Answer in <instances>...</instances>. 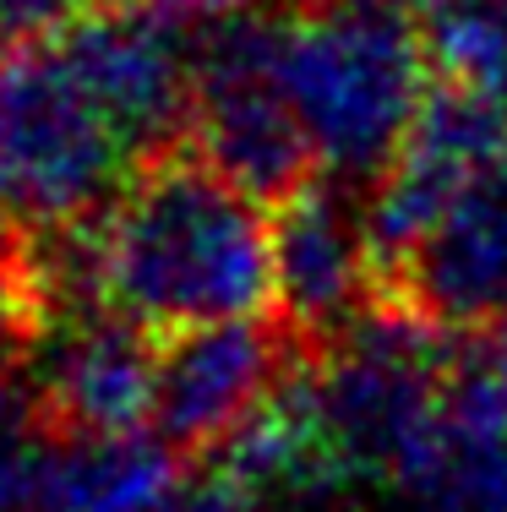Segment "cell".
I'll return each mask as SVG.
<instances>
[{
	"label": "cell",
	"mask_w": 507,
	"mask_h": 512,
	"mask_svg": "<svg viewBox=\"0 0 507 512\" xmlns=\"http://www.w3.org/2000/svg\"><path fill=\"white\" fill-rule=\"evenodd\" d=\"M93 295L142 333L262 322L273 306V218L197 153H164L88 224Z\"/></svg>",
	"instance_id": "cell-1"
},
{
	"label": "cell",
	"mask_w": 507,
	"mask_h": 512,
	"mask_svg": "<svg viewBox=\"0 0 507 512\" xmlns=\"http://www.w3.org/2000/svg\"><path fill=\"white\" fill-rule=\"evenodd\" d=\"M409 0H300L284 17V82L333 186H377L437 88Z\"/></svg>",
	"instance_id": "cell-2"
},
{
	"label": "cell",
	"mask_w": 507,
	"mask_h": 512,
	"mask_svg": "<svg viewBox=\"0 0 507 512\" xmlns=\"http://www.w3.org/2000/svg\"><path fill=\"white\" fill-rule=\"evenodd\" d=\"M137 169V153L120 142L55 39L0 44V224H88Z\"/></svg>",
	"instance_id": "cell-3"
},
{
	"label": "cell",
	"mask_w": 507,
	"mask_h": 512,
	"mask_svg": "<svg viewBox=\"0 0 507 512\" xmlns=\"http://www.w3.org/2000/svg\"><path fill=\"white\" fill-rule=\"evenodd\" d=\"M442 344L448 333L393 300H377L349 333L333 338L317 371H306L317 425L355 480L393 485L404 474L458 360Z\"/></svg>",
	"instance_id": "cell-4"
},
{
	"label": "cell",
	"mask_w": 507,
	"mask_h": 512,
	"mask_svg": "<svg viewBox=\"0 0 507 512\" xmlns=\"http://www.w3.org/2000/svg\"><path fill=\"white\" fill-rule=\"evenodd\" d=\"M186 131L197 142L191 153L257 202H289L311 186L317 158L284 82L279 11L197 28V88Z\"/></svg>",
	"instance_id": "cell-5"
},
{
	"label": "cell",
	"mask_w": 507,
	"mask_h": 512,
	"mask_svg": "<svg viewBox=\"0 0 507 512\" xmlns=\"http://www.w3.org/2000/svg\"><path fill=\"white\" fill-rule=\"evenodd\" d=\"M50 39L137 164L175 153L169 142L191 126L197 88V28L186 17L153 0H110Z\"/></svg>",
	"instance_id": "cell-6"
},
{
	"label": "cell",
	"mask_w": 507,
	"mask_h": 512,
	"mask_svg": "<svg viewBox=\"0 0 507 512\" xmlns=\"http://www.w3.org/2000/svg\"><path fill=\"white\" fill-rule=\"evenodd\" d=\"M295 333L284 322H219L159 344L153 425L175 458L224 453L295 376Z\"/></svg>",
	"instance_id": "cell-7"
},
{
	"label": "cell",
	"mask_w": 507,
	"mask_h": 512,
	"mask_svg": "<svg viewBox=\"0 0 507 512\" xmlns=\"http://www.w3.org/2000/svg\"><path fill=\"white\" fill-rule=\"evenodd\" d=\"M33 393L44 436L77 442H115L148 436L153 382H159V344L137 322L115 311H71L55 316L33 338Z\"/></svg>",
	"instance_id": "cell-8"
},
{
	"label": "cell",
	"mask_w": 507,
	"mask_h": 512,
	"mask_svg": "<svg viewBox=\"0 0 507 512\" xmlns=\"http://www.w3.org/2000/svg\"><path fill=\"white\" fill-rule=\"evenodd\" d=\"M502 164H507V99L437 82L404 153L393 158V169L366 197L371 235H377L382 251V284H388V267L398 256L415 251L426 240V229L464 191L497 175Z\"/></svg>",
	"instance_id": "cell-9"
},
{
	"label": "cell",
	"mask_w": 507,
	"mask_h": 512,
	"mask_svg": "<svg viewBox=\"0 0 507 512\" xmlns=\"http://www.w3.org/2000/svg\"><path fill=\"white\" fill-rule=\"evenodd\" d=\"M382 300V251L366 202L349 186L311 180L273 213V306L300 338L333 344Z\"/></svg>",
	"instance_id": "cell-10"
},
{
	"label": "cell",
	"mask_w": 507,
	"mask_h": 512,
	"mask_svg": "<svg viewBox=\"0 0 507 512\" xmlns=\"http://www.w3.org/2000/svg\"><path fill=\"white\" fill-rule=\"evenodd\" d=\"M388 300L437 333L497 327L507 316V164L464 191L409 256L388 267Z\"/></svg>",
	"instance_id": "cell-11"
},
{
	"label": "cell",
	"mask_w": 507,
	"mask_h": 512,
	"mask_svg": "<svg viewBox=\"0 0 507 512\" xmlns=\"http://www.w3.org/2000/svg\"><path fill=\"white\" fill-rule=\"evenodd\" d=\"M393 485L420 512H507V371L497 355L453 360L442 404Z\"/></svg>",
	"instance_id": "cell-12"
},
{
	"label": "cell",
	"mask_w": 507,
	"mask_h": 512,
	"mask_svg": "<svg viewBox=\"0 0 507 512\" xmlns=\"http://www.w3.org/2000/svg\"><path fill=\"white\" fill-rule=\"evenodd\" d=\"M180 496V458L159 436H44L39 512H175Z\"/></svg>",
	"instance_id": "cell-13"
},
{
	"label": "cell",
	"mask_w": 507,
	"mask_h": 512,
	"mask_svg": "<svg viewBox=\"0 0 507 512\" xmlns=\"http://www.w3.org/2000/svg\"><path fill=\"white\" fill-rule=\"evenodd\" d=\"M33 404L0 382V512H39V463L44 436H33Z\"/></svg>",
	"instance_id": "cell-14"
},
{
	"label": "cell",
	"mask_w": 507,
	"mask_h": 512,
	"mask_svg": "<svg viewBox=\"0 0 507 512\" xmlns=\"http://www.w3.org/2000/svg\"><path fill=\"white\" fill-rule=\"evenodd\" d=\"M39 333H44V322H39V311H33L28 284H22L17 240H11L6 262H0V382H11V365H17L22 349H33Z\"/></svg>",
	"instance_id": "cell-15"
},
{
	"label": "cell",
	"mask_w": 507,
	"mask_h": 512,
	"mask_svg": "<svg viewBox=\"0 0 507 512\" xmlns=\"http://www.w3.org/2000/svg\"><path fill=\"white\" fill-rule=\"evenodd\" d=\"M99 6H110V0H0V44L50 39V33L82 22Z\"/></svg>",
	"instance_id": "cell-16"
},
{
	"label": "cell",
	"mask_w": 507,
	"mask_h": 512,
	"mask_svg": "<svg viewBox=\"0 0 507 512\" xmlns=\"http://www.w3.org/2000/svg\"><path fill=\"white\" fill-rule=\"evenodd\" d=\"M175 512H268V507H262L257 496H246L235 480L213 474V480H202V485H186V496H180Z\"/></svg>",
	"instance_id": "cell-17"
},
{
	"label": "cell",
	"mask_w": 507,
	"mask_h": 512,
	"mask_svg": "<svg viewBox=\"0 0 507 512\" xmlns=\"http://www.w3.org/2000/svg\"><path fill=\"white\" fill-rule=\"evenodd\" d=\"M153 6L175 11L186 22H229V17H257V11H273V0H153Z\"/></svg>",
	"instance_id": "cell-18"
},
{
	"label": "cell",
	"mask_w": 507,
	"mask_h": 512,
	"mask_svg": "<svg viewBox=\"0 0 507 512\" xmlns=\"http://www.w3.org/2000/svg\"><path fill=\"white\" fill-rule=\"evenodd\" d=\"M491 355H497V365H502V371H507V316H502V322H497V349H491Z\"/></svg>",
	"instance_id": "cell-19"
},
{
	"label": "cell",
	"mask_w": 507,
	"mask_h": 512,
	"mask_svg": "<svg viewBox=\"0 0 507 512\" xmlns=\"http://www.w3.org/2000/svg\"><path fill=\"white\" fill-rule=\"evenodd\" d=\"M480 6H486V11H491V17H497V22H502V28H507V0H480Z\"/></svg>",
	"instance_id": "cell-20"
},
{
	"label": "cell",
	"mask_w": 507,
	"mask_h": 512,
	"mask_svg": "<svg viewBox=\"0 0 507 512\" xmlns=\"http://www.w3.org/2000/svg\"><path fill=\"white\" fill-rule=\"evenodd\" d=\"M11 240H17V229H11V224H0V262H6V251H11Z\"/></svg>",
	"instance_id": "cell-21"
}]
</instances>
